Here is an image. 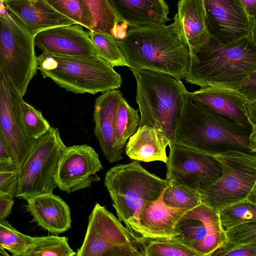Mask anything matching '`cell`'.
<instances>
[{"label":"cell","mask_w":256,"mask_h":256,"mask_svg":"<svg viewBox=\"0 0 256 256\" xmlns=\"http://www.w3.org/2000/svg\"><path fill=\"white\" fill-rule=\"evenodd\" d=\"M188 92L172 144L206 154L230 150L256 154V130L214 112Z\"/></svg>","instance_id":"1"},{"label":"cell","mask_w":256,"mask_h":256,"mask_svg":"<svg viewBox=\"0 0 256 256\" xmlns=\"http://www.w3.org/2000/svg\"><path fill=\"white\" fill-rule=\"evenodd\" d=\"M118 42L132 72L147 70L179 80L188 74L190 50L174 33L171 24L130 26Z\"/></svg>","instance_id":"2"},{"label":"cell","mask_w":256,"mask_h":256,"mask_svg":"<svg viewBox=\"0 0 256 256\" xmlns=\"http://www.w3.org/2000/svg\"><path fill=\"white\" fill-rule=\"evenodd\" d=\"M256 72V39L248 36L228 44L210 40L190 54L187 83L238 90Z\"/></svg>","instance_id":"3"},{"label":"cell","mask_w":256,"mask_h":256,"mask_svg":"<svg viewBox=\"0 0 256 256\" xmlns=\"http://www.w3.org/2000/svg\"><path fill=\"white\" fill-rule=\"evenodd\" d=\"M168 184L138 160L112 167L105 174L104 180L118 220L140 236L142 210L148 202L157 200Z\"/></svg>","instance_id":"4"},{"label":"cell","mask_w":256,"mask_h":256,"mask_svg":"<svg viewBox=\"0 0 256 256\" xmlns=\"http://www.w3.org/2000/svg\"><path fill=\"white\" fill-rule=\"evenodd\" d=\"M132 72L136 82L139 126L146 124L158 129L172 144L187 91L184 85L180 80L156 72L144 70Z\"/></svg>","instance_id":"5"},{"label":"cell","mask_w":256,"mask_h":256,"mask_svg":"<svg viewBox=\"0 0 256 256\" xmlns=\"http://www.w3.org/2000/svg\"><path fill=\"white\" fill-rule=\"evenodd\" d=\"M38 69L60 88L76 94L118 89L122 78L101 57L63 56L42 52L37 56Z\"/></svg>","instance_id":"6"},{"label":"cell","mask_w":256,"mask_h":256,"mask_svg":"<svg viewBox=\"0 0 256 256\" xmlns=\"http://www.w3.org/2000/svg\"><path fill=\"white\" fill-rule=\"evenodd\" d=\"M212 155L218 162L222 176L198 192L202 203L216 213L244 200L256 202V154L230 150Z\"/></svg>","instance_id":"7"},{"label":"cell","mask_w":256,"mask_h":256,"mask_svg":"<svg viewBox=\"0 0 256 256\" xmlns=\"http://www.w3.org/2000/svg\"><path fill=\"white\" fill-rule=\"evenodd\" d=\"M34 46V36L12 14L0 12V67L22 96L38 70Z\"/></svg>","instance_id":"8"},{"label":"cell","mask_w":256,"mask_h":256,"mask_svg":"<svg viewBox=\"0 0 256 256\" xmlns=\"http://www.w3.org/2000/svg\"><path fill=\"white\" fill-rule=\"evenodd\" d=\"M76 256H145L144 237L125 227L96 203L88 216L84 242Z\"/></svg>","instance_id":"9"},{"label":"cell","mask_w":256,"mask_h":256,"mask_svg":"<svg viewBox=\"0 0 256 256\" xmlns=\"http://www.w3.org/2000/svg\"><path fill=\"white\" fill-rule=\"evenodd\" d=\"M65 146L56 128L50 127L38 138L31 153L18 170L14 197L26 200L40 194L52 192L57 187L55 175Z\"/></svg>","instance_id":"10"},{"label":"cell","mask_w":256,"mask_h":256,"mask_svg":"<svg viewBox=\"0 0 256 256\" xmlns=\"http://www.w3.org/2000/svg\"><path fill=\"white\" fill-rule=\"evenodd\" d=\"M166 180L180 184L198 193L217 180L222 174L214 157L172 143L169 146Z\"/></svg>","instance_id":"11"},{"label":"cell","mask_w":256,"mask_h":256,"mask_svg":"<svg viewBox=\"0 0 256 256\" xmlns=\"http://www.w3.org/2000/svg\"><path fill=\"white\" fill-rule=\"evenodd\" d=\"M174 232V237L198 256H211L226 240L218 214L204 203L185 212Z\"/></svg>","instance_id":"12"},{"label":"cell","mask_w":256,"mask_h":256,"mask_svg":"<svg viewBox=\"0 0 256 256\" xmlns=\"http://www.w3.org/2000/svg\"><path fill=\"white\" fill-rule=\"evenodd\" d=\"M22 97L0 67V130L18 170L36 141L27 135L22 124L20 102Z\"/></svg>","instance_id":"13"},{"label":"cell","mask_w":256,"mask_h":256,"mask_svg":"<svg viewBox=\"0 0 256 256\" xmlns=\"http://www.w3.org/2000/svg\"><path fill=\"white\" fill-rule=\"evenodd\" d=\"M206 26L212 39L222 44L256 37V22L240 0H203Z\"/></svg>","instance_id":"14"},{"label":"cell","mask_w":256,"mask_h":256,"mask_svg":"<svg viewBox=\"0 0 256 256\" xmlns=\"http://www.w3.org/2000/svg\"><path fill=\"white\" fill-rule=\"evenodd\" d=\"M98 154L84 144L65 146L60 155L55 180L60 190L70 194L100 180L96 172L102 169Z\"/></svg>","instance_id":"15"},{"label":"cell","mask_w":256,"mask_h":256,"mask_svg":"<svg viewBox=\"0 0 256 256\" xmlns=\"http://www.w3.org/2000/svg\"><path fill=\"white\" fill-rule=\"evenodd\" d=\"M188 93L190 97L219 114L256 130V102L250 101L246 96L237 90L207 86Z\"/></svg>","instance_id":"16"},{"label":"cell","mask_w":256,"mask_h":256,"mask_svg":"<svg viewBox=\"0 0 256 256\" xmlns=\"http://www.w3.org/2000/svg\"><path fill=\"white\" fill-rule=\"evenodd\" d=\"M78 24L50 28L34 36V46L42 52L82 58L100 57L88 32Z\"/></svg>","instance_id":"17"},{"label":"cell","mask_w":256,"mask_h":256,"mask_svg":"<svg viewBox=\"0 0 256 256\" xmlns=\"http://www.w3.org/2000/svg\"><path fill=\"white\" fill-rule=\"evenodd\" d=\"M120 90L106 91L95 100L93 120L94 132L104 157L109 162L120 160L124 150L118 146L116 136V118L120 100Z\"/></svg>","instance_id":"18"},{"label":"cell","mask_w":256,"mask_h":256,"mask_svg":"<svg viewBox=\"0 0 256 256\" xmlns=\"http://www.w3.org/2000/svg\"><path fill=\"white\" fill-rule=\"evenodd\" d=\"M171 25L176 35L188 47L190 54L211 38L206 26L203 0H179Z\"/></svg>","instance_id":"19"},{"label":"cell","mask_w":256,"mask_h":256,"mask_svg":"<svg viewBox=\"0 0 256 256\" xmlns=\"http://www.w3.org/2000/svg\"><path fill=\"white\" fill-rule=\"evenodd\" d=\"M6 9L12 14L34 36L50 28L75 23L53 8L45 0L4 1Z\"/></svg>","instance_id":"20"},{"label":"cell","mask_w":256,"mask_h":256,"mask_svg":"<svg viewBox=\"0 0 256 256\" xmlns=\"http://www.w3.org/2000/svg\"><path fill=\"white\" fill-rule=\"evenodd\" d=\"M26 206L33 221L42 228L55 234L68 231L71 228L70 208L58 196L52 192L30 198Z\"/></svg>","instance_id":"21"},{"label":"cell","mask_w":256,"mask_h":256,"mask_svg":"<svg viewBox=\"0 0 256 256\" xmlns=\"http://www.w3.org/2000/svg\"><path fill=\"white\" fill-rule=\"evenodd\" d=\"M163 192L157 200L148 202L140 212L139 224L142 237L157 238L173 236L176 223L190 210L166 205L162 200Z\"/></svg>","instance_id":"22"},{"label":"cell","mask_w":256,"mask_h":256,"mask_svg":"<svg viewBox=\"0 0 256 256\" xmlns=\"http://www.w3.org/2000/svg\"><path fill=\"white\" fill-rule=\"evenodd\" d=\"M120 23L130 26L170 20L168 7L164 0H107Z\"/></svg>","instance_id":"23"},{"label":"cell","mask_w":256,"mask_h":256,"mask_svg":"<svg viewBox=\"0 0 256 256\" xmlns=\"http://www.w3.org/2000/svg\"><path fill=\"white\" fill-rule=\"evenodd\" d=\"M170 144V140L164 133L144 124L138 126L136 132L128 138L126 154L135 160L162 161L166 163V148Z\"/></svg>","instance_id":"24"},{"label":"cell","mask_w":256,"mask_h":256,"mask_svg":"<svg viewBox=\"0 0 256 256\" xmlns=\"http://www.w3.org/2000/svg\"><path fill=\"white\" fill-rule=\"evenodd\" d=\"M92 16V31L118 40L120 23L107 0H82Z\"/></svg>","instance_id":"25"},{"label":"cell","mask_w":256,"mask_h":256,"mask_svg":"<svg viewBox=\"0 0 256 256\" xmlns=\"http://www.w3.org/2000/svg\"><path fill=\"white\" fill-rule=\"evenodd\" d=\"M66 236H48L33 237L24 256H74Z\"/></svg>","instance_id":"26"},{"label":"cell","mask_w":256,"mask_h":256,"mask_svg":"<svg viewBox=\"0 0 256 256\" xmlns=\"http://www.w3.org/2000/svg\"><path fill=\"white\" fill-rule=\"evenodd\" d=\"M138 110L132 107L122 97L120 101L116 118V136L119 148L124 150L126 141L137 130L140 123Z\"/></svg>","instance_id":"27"},{"label":"cell","mask_w":256,"mask_h":256,"mask_svg":"<svg viewBox=\"0 0 256 256\" xmlns=\"http://www.w3.org/2000/svg\"><path fill=\"white\" fill-rule=\"evenodd\" d=\"M145 256H198L192 249L174 236L144 238Z\"/></svg>","instance_id":"28"},{"label":"cell","mask_w":256,"mask_h":256,"mask_svg":"<svg viewBox=\"0 0 256 256\" xmlns=\"http://www.w3.org/2000/svg\"><path fill=\"white\" fill-rule=\"evenodd\" d=\"M218 214L224 230L241 224L256 222V202L248 200L238 202L222 209Z\"/></svg>","instance_id":"29"},{"label":"cell","mask_w":256,"mask_h":256,"mask_svg":"<svg viewBox=\"0 0 256 256\" xmlns=\"http://www.w3.org/2000/svg\"><path fill=\"white\" fill-rule=\"evenodd\" d=\"M88 32L102 58L113 67H128L126 60L118 46V40L106 34L90 30Z\"/></svg>","instance_id":"30"},{"label":"cell","mask_w":256,"mask_h":256,"mask_svg":"<svg viewBox=\"0 0 256 256\" xmlns=\"http://www.w3.org/2000/svg\"><path fill=\"white\" fill-rule=\"evenodd\" d=\"M168 182L162 194V200L166 205L191 209L202 203L200 194L196 191L174 182Z\"/></svg>","instance_id":"31"},{"label":"cell","mask_w":256,"mask_h":256,"mask_svg":"<svg viewBox=\"0 0 256 256\" xmlns=\"http://www.w3.org/2000/svg\"><path fill=\"white\" fill-rule=\"evenodd\" d=\"M60 14L92 30V16L82 0H45Z\"/></svg>","instance_id":"32"},{"label":"cell","mask_w":256,"mask_h":256,"mask_svg":"<svg viewBox=\"0 0 256 256\" xmlns=\"http://www.w3.org/2000/svg\"><path fill=\"white\" fill-rule=\"evenodd\" d=\"M32 238L18 231L6 220H0V246L13 256H24Z\"/></svg>","instance_id":"33"},{"label":"cell","mask_w":256,"mask_h":256,"mask_svg":"<svg viewBox=\"0 0 256 256\" xmlns=\"http://www.w3.org/2000/svg\"><path fill=\"white\" fill-rule=\"evenodd\" d=\"M22 124L27 135L37 140L51 127L42 112L36 109L22 99L20 102Z\"/></svg>","instance_id":"34"},{"label":"cell","mask_w":256,"mask_h":256,"mask_svg":"<svg viewBox=\"0 0 256 256\" xmlns=\"http://www.w3.org/2000/svg\"><path fill=\"white\" fill-rule=\"evenodd\" d=\"M226 240L224 244L242 246L256 242V222L241 224L224 230Z\"/></svg>","instance_id":"35"},{"label":"cell","mask_w":256,"mask_h":256,"mask_svg":"<svg viewBox=\"0 0 256 256\" xmlns=\"http://www.w3.org/2000/svg\"><path fill=\"white\" fill-rule=\"evenodd\" d=\"M18 180V170L0 172V199L14 197Z\"/></svg>","instance_id":"36"},{"label":"cell","mask_w":256,"mask_h":256,"mask_svg":"<svg viewBox=\"0 0 256 256\" xmlns=\"http://www.w3.org/2000/svg\"><path fill=\"white\" fill-rule=\"evenodd\" d=\"M211 256H256V242L242 246L223 244Z\"/></svg>","instance_id":"37"},{"label":"cell","mask_w":256,"mask_h":256,"mask_svg":"<svg viewBox=\"0 0 256 256\" xmlns=\"http://www.w3.org/2000/svg\"><path fill=\"white\" fill-rule=\"evenodd\" d=\"M14 170H18L16 164L0 130V172Z\"/></svg>","instance_id":"38"},{"label":"cell","mask_w":256,"mask_h":256,"mask_svg":"<svg viewBox=\"0 0 256 256\" xmlns=\"http://www.w3.org/2000/svg\"><path fill=\"white\" fill-rule=\"evenodd\" d=\"M14 201L13 198L0 199V220H5L12 213Z\"/></svg>","instance_id":"39"},{"label":"cell","mask_w":256,"mask_h":256,"mask_svg":"<svg viewBox=\"0 0 256 256\" xmlns=\"http://www.w3.org/2000/svg\"><path fill=\"white\" fill-rule=\"evenodd\" d=\"M249 16L256 22V0H240Z\"/></svg>","instance_id":"40"},{"label":"cell","mask_w":256,"mask_h":256,"mask_svg":"<svg viewBox=\"0 0 256 256\" xmlns=\"http://www.w3.org/2000/svg\"><path fill=\"white\" fill-rule=\"evenodd\" d=\"M4 0H0V12L6 10V7L4 4Z\"/></svg>","instance_id":"41"},{"label":"cell","mask_w":256,"mask_h":256,"mask_svg":"<svg viewBox=\"0 0 256 256\" xmlns=\"http://www.w3.org/2000/svg\"><path fill=\"white\" fill-rule=\"evenodd\" d=\"M8 256L10 254L6 251V250L0 246V256Z\"/></svg>","instance_id":"42"},{"label":"cell","mask_w":256,"mask_h":256,"mask_svg":"<svg viewBox=\"0 0 256 256\" xmlns=\"http://www.w3.org/2000/svg\"><path fill=\"white\" fill-rule=\"evenodd\" d=\"M8 0H4V1H8Z\"/></svg>","instance_id":"43"}]
</instances>
